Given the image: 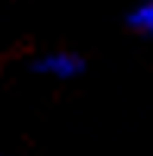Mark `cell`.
<instances>
[{
	"instance_id": "6da1fadb",
	"label": "cell",
	"mask_w": 153,
	"mask_h": 156,
	"mask_svg": "<svg viewBox=\"0 0 153 156\" xmlns=\"http://www.w3.org/2000/svg\"><path fill=\"white\" fill-rule=\"evenodd\" d=\"M37 75L50 78V81H72L75 75H81L84 62L78 53H69V50H53V53H44L37 59Z\"/></svg>"
},
{
	"instance_id": "7a4b0ae2",
	"label": "cell",
	"mask_w": 153,
	"mask_h": 156,
	"mask_svg": "<svg viewBox=\"0 0 153 156\" xmlns=\"http://www.w3.org/2000/svg\"><path fill=\"white\" fill-rule=\"evenodd\" d=\"M128 22H131V28H134V31H141V34L153 37V0H141V3L131 9Z\"/></svg>"
}]
</instances>
